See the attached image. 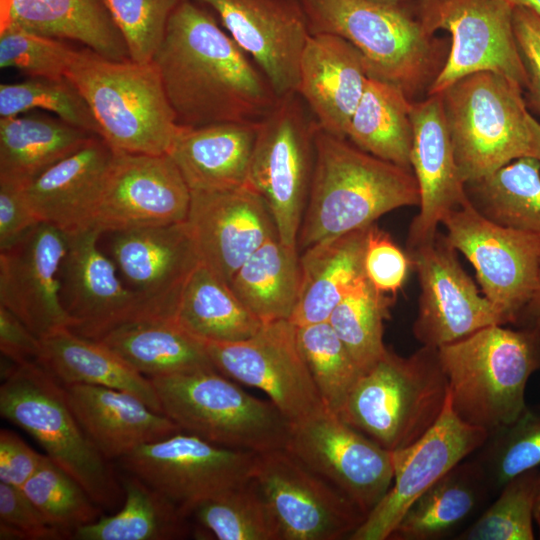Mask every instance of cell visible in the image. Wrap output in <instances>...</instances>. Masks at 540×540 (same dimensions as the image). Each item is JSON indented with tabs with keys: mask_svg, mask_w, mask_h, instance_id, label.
<instances>
[{
	"mask_svg": "<svg viewBox=\"0 0 540 540\" xmlns=\"http://www.w3.org/2000/svg\"><path fill=\"white\" fill-rule=\"evenodd\" d=\"M252 59L203 8L182 0L152 61L177 123L259 121L277 96Z\"/></svg>",
	"mask_w": 540,
	"mask_h": 540,
	"instance_id": "6da1fadb",
	"label": "cell"
},
{
	"mask_svg": "<svg viewBox=\"0 0 540 540\" xmlns=\"http://www.w3.org/2000/svg\"><path fill=\"white\" fill-rule=\"evenodd\" d=\"M419 204L412 171L318 127L297 248L305 250L317 242L366 228L390 211Z\"/></svg>",
	"mask_w": 540,
	"mask_h": 540,
	"instance_id": "7a4b0ae2",
	"label": "cell"
},
{
	"mask_svg": "<svg viewBox=\"0 0 540 540\" xmlns=\"http://www.w3.org/2000/svg\"><path fill=\"white\" fill-rule=\"evenodd\" d=\"M310 34L329 33L351 43L364 57L370 77L392 83L414 100L427 92L449 48L418 17L413 0H298Z\"/></svg>",
	"mask_w": 540,
	"mask_h": 540,
	"instance_id": "3957f363",
	"label": "cell"
},
{
	"mask_svg": "<svg viewBox=\"0 0 540 540\" xmlns=\"http://www.w3.org/2000/svg\"><path fill=\"white\" fill-rule=\"evenodd\" d=\"M437 350L451 407L466 423L492 432L527 407V383L540 370L537 334L490 325Z\"/></svg>",
	"mask_w": 540,
	"mask_h": 540,
	"instance_id": "277c9868",
	"label": "cell"
},
{
	"mask_svg": "<svg viewBox=\"0 0 540 540\" xmlns=\"http://www.w3.org/2000/svg\"><path fill=\"white\" fill-rule=\"evenodd\" d=\"M66 78L114 151L168 154L180 125L153 61L113 60L86 48L76 52Z\"/></svg>",
	"mask_w": 540,
	"mask_h": 540,
	"instance_id": "5b68a950",
	"label": "cell"
},
{
	"mask_svg": "<svg viewBox=\"0 0 540 540\" xmlns=\"http://www.w3.org/2000/svg\"><path fill=\"white\" fill-rule=\"evenodd\" d=\"M447 395L437 348L422 346L407 357L387 348L361 373L338 415L383 448L396 451L435 424Z\"/></svg>",
	"mask_w": 540,
	"mask_h": 540,
	"instance_id": "8992f818",
	"label": "cell"
},
{
	"mask_svg": "<svg viewBox=\"0 0 540 540\" xmlns=\"http://www.w3.org/2000/svg\"><path fill=\"white\" fill-rule=\"evenodd\" d=\"M3 379L1 416L30 434L99 506L113 507L120 490L110 460L83 430L65 386L39 362L16 364Z\"/></svg>",
	"mask_w": 540,
	"mask_h": 540,
	"instance_id": "52a82bcc",
	"label": "cell"
},
{
	"mask_svg": "<svg viewBox=\"0 0 540 540\" xmlns=\"http://www.w3.org/2000/svg\"><path fill=\"white\" fill-rule=\"evenodd\" d=\"M455 162L464 184L530 157L524 90L507 77L480 71L439 93Z\"/></svg>",
	"mask_w": 540,
	"mask_h": 540,
	"instance_id": "ba28073f",
	"label": "cell"
},
{
	"mask_svg": "<svg viewBox=\"0 0 540 540\" xmlns=\"http://www.w3.org/2000/svg\"><path fill=\"white\" fill-rule=\"evenodd\" d=\"M162 412L180 431L253 453L285 448L291 423L269 400L216 369L151 378Z\"/></svg>",
	"mask_w": 540,
	"mask_h": 540,
	"instance_id": "9c48e42d",
	"label": "cell"
},
{
	"mask_svg": "<svg viewBox=\"0 0 540 540\" xmlns=\"http://www.w3.org/2000/svg\"><path fill=\"white\" fill-rule=\"evenodd\" d=\"M297 93L278 97L258 121L249 185L267 204L279 239L297 247L315 160L317 121Z\"/></svg>",
	"mask_w": 540,
	"mask_h": 540,
	"instance_id": "30bf717a",
	"label": "cell"
},
{
	"mask_svg": "<svg viewBox=\"0 0 540 540\" xmlns=\"http://www.w3.org/2000/svg\"><path fill=\"white\" fill-rule=\"evenodd\" d=\"M424 27L450 34L446 61L427 95L441 93L480 71L501 74L523 90L526 74L513 30V7L504 0H413Z\"/></svg>",
	"mask_w": 540,
	"mask_h": 540,
	"instance_id": "8fae6325",
	"label": "cell"
},
{
	"mask_svg": "<svg viewBox=\"0 0 540 540\" xmlns=\"http://www.w3.org/2000/svg\"><path fill=\"white\" fill-rule=\"evenodd\" d=\"M441 225L451 246L474 267L484 296L505 324H515L537 284L540 237L487 219L469 199L448 211Z\"/></svg>",
	"mask_w": 540,
	"mask_h": 540,
	"instance_id": "7c38bea8",
	"label": "cell"
},
{
	"mask_svg": "<svg viewBox=\"0 0 540 540\" xmlns=\"http://www.w3.org/2000/svg\"><path fill=\"white\" fill-rule=\"evenodd\" d=\"M252 477L275 517L280 540L349 539L366 517L286 448L255 453Z\"/></svg>",
	"mask_w": 540,
	"mask_h": 540,
	"instance_id": "4fadbf2b",
	"label": "cell"
},
{
	"mask_svg": "<svg viewBox=\"0 0 540 540\" xmlns=\"http://www.w3.org/2000/svg\"><path fill=\"white\" fill-rule=\"evenodd\" d=\"M254 458L253 452L179 431L144 444L118 461L127 473L160 492L190 518L200 503L248 480Z\"/></svg>",
	"mask_w": 540,
	"mask_h": 540,
	"instance_id": "5bb4252c",
	"label": "cell"
},
{
	"mask_svg": "<svg viewBox=\"0 0 540 540\" xmlns=\"http://www.w3.org/2000/svg\"><path fill=\"white\" fill-rule=\"evenodd\" d=\"M203 342L217 371L264 392L291 424L325 407L289 319L263 323L245 340Z\"/></svg>",
	"mask_w": 540,
	"mask_h": 540,
	"instance_id": "9a60e30c",
	"label": "cell"
},
{
	"mask_svg": "<svg viewBox=\"0 0 540 540\" xmlns=\"http://www.w3.org/2000/svg\"><path fill=\"white\" fill-rule=\"evenodd\" d=\"M285 448L343 492L365 516L393 481V451L325 407L291 424Z\"/></svg>",
	"mask_w": 540,
	"mask_h": 540,
	"instance_id": "2e32d148",
	"label": "cell"
},
{
	"mask_svg": "<svg viewBox=\"0 0 540 540\" xmlns=\"http://www.w3.org/2000/svg\"><path fill=\"white\" fill-rule=\"evenodd\" d=\"M444 233L407 251L420 286L414 337L439 348L490 325H506L502 316L462 268Z\"/></svg>",
	"mask_w": 540,
	"mask_h": 540,
	"instance_id": "e0dca14e",
	"label": "cell"
},
{
	"mask_svg": "<svg viewBox=\"0 0 540 540\" xmlns=\"http://www.w3.org/2000/svg\"><path fill=\"white\" fill-rule=\"evenodd\" d=\"M488 435L485 429L458 417L448 394L435 424L413 444L393 451L392 484L349 539H389L410 506L452 468L478 451Z\"/></svg>",
	"mask_w": 540,
	"mask_h": 540,
	"instance_id": "ac0fdd59",
	"label": "cell"
},
{
	"mask_svg": "<svg viewBox=\"0 0 540 540\" xmlns=\"http://www.w3.org/2000/svg\"><path fill=\"white\" fill-rule=\"evenodd\" d=\"M191 190L168 154L116 152L93 226L103 232L184 222Z\"/></svg>",
	"mask_w": 540,
	"mask_h": 540,
	"instance_id": "d6986e66",
	"label": "cell"
},
{
	"mask_svg": "<svg viewBox=\"0 0 540 540\" xmlns=\"http://www.w3.org/2000/svg\"><path fill=\"white\" fill-rule=\"evenodd\" d=\"M68 238L66 232L40 222L0 251V305L39 338L73 327L61 299L60 270Z\"/></svg>",
	"mask_w": 540,
	"mask_h": 540,
	"instance_id": "ffe728a7",
	"label": "cell"
},
{
	"mask_svg": "<svg viewBox=\"0 0 540 540\" xmlns=\"http://www.w3.org/2000/svg\"><path fill=\"white\" fill-rule=\"evenodd\" d=\"M96 227L69 234L60 270L61 299L77 334L99 340L132 321L159 317L116 275L114 263L98 248Z\"/></svg>",
	"mask_w": 540,
	"mask_h": 540,
	"instance_id": "44dd1931",
	"label": "cell"
},
{
	"mask_svg": "<svg viewBox=\"0 0 540 540\" xmlns=\"http://www.w3.org/2000/svg\"><path fill=\"white\" fill-rule=\"evenodd\" d=\"M263 72L277 97L296 93L301 55L310 35L298 0H198Z\"/></svg>",
	"mask_w": 540,
	"mask_h": 540,
	"instance_id": "7402d4cb",
	"label": "cell"
},
{
	"mask_svg": "<svg viewBox=\"0 0 540 540\" xmlns=\"http://www.w3.org/2000/svg\"><path fill=\"white\" fill-rule=\"evenodd\" d=\"M186 222L200 262L228 284L260 246L278 237L267 204L250 185L192 191Z\"/></svg>",
	"mask_w": 540,
	"mask_h": 540,
	"instance_id": "603a6c76",
	"label": "cell"
},
{
	"mask_svg": "<svg viewBox=\"0 0 540 540\" xmlns=\"http://www.w3.org/2000/svg\"><path fill=\"white\" fill-rule=\"evenodd\" d=\"M115 263L159 317L173 318L181 289L199 256L186 221L114 232Z\"/></svg>",
	"mask_w": 540,
	"mask_h": 540,
	"instance_id": "cb8c5ba5",
	"label": "cell"
},
{
	"mask_svg": "<svg viewBox=\"0 0 540 540\" xmlns=\"http://www.w3.org/2000/svg\"><path fill=\"white\" fill-rule=\"evenodd\" d=\"M410 117L413 128L410 164L418 184L420 204L409 227L407 251L433 240L444 215L468 199L455 162L440 94L413 101Z\"/></svg>",
	"mask_w": 540,
	"mask_h": 540,
	"instance_id": "d4e9b609",
	"label": "cell"
},
{
	"mask_svg": "<svg viewBox=\"0 0 540 540\" xmlns=\"http://www.w3.org/2000/svg\"><path fill=\"white\" fill-rule=\"evenodd\" d=\"M368 77L363 55L347 40L329 33L310 34L300 59L296 93L322 130L347 139Z\"/></svg>",
	"mask_w": 540,
	"mask_h": 540,
	"instance_id": "484cf974",
	"label": "cell"
},
{
	"mask_svg": "<svg viewBox=\"0 0 540 540\" xmlns=\"http://www.w3.org/2000/svg\"><path fill=\"white\" fill-rule=\"evenodd\" d=\"M115 151L99 136L60 160L24 187L41 222L73 234L93 227Z\"/></svg>",
	"mask_w": 540,
	"mask_h": 540,
	"instance_id": "4316f807",
	"label": "cell"
},
{
	"mask_svg": "<svg viewBox=\"0 0 540 540\" xmlns=\"http://www.w3.org/2000/svg\"><path fill=\"white\" fill-rule=\"evenodd\" d=\"M65 388L80 425L108 460L180 431L166 415L127 391L84 384Z\"/></svg>",
	"mask_w": 540,
	"mask_h": 540,
	"instance_id": "83f0119b",
	"label": "cell"
},
{
	"mask_svg": "<svg viewBox=\"0 0 540 540\" xmlns=\"http://www.w3.org/2000/svg\"><path fill=\"white\" fill-rule=\"evenodd\" d=\"M258 121L180 126L168 152L192 191L249 185Z\"/></svg>",
	"mask_w": 540,
	"mask_h": 540,
	"instance_id": "f1b7e54d",
	"label": "cell"
},
{
	"mask_svg": "<svg viewBox=\"0 0 540 540\" xmlns=\"http://www.w3.org/2000/svg\"><path fill=\"white\" fill-rule=\"evenodd\" d=\"M5 26L77 41L109 59H130L105 0H1Z\"/></svg>",
	"mask_w": 540,
	"mask_h": 540,
	"instance_id": "f546056e",
	"label": "cell"
},
{
	"mask_svg": "<svg viewBox=\"0 0 540 540\" xmlns=\"http://www.w3.org/2000/svg\"><path fill=\"white\" fill-rule=\"evenodd\" d=\"M370 226L317 242L304 250L299 257L300 289L290 318L292 323L303 326L328 321L334 308L364 274Z\"/></svg>",
	"mask_w": 540,
	"mask_h": 540,
	"instance_id": "4dcf8cb0",
	"label": "cell"
},
{
	"mask_svg": "<svg viewBox=\"0 0 540 540\" xmlns=\"http://www.w3.org/2000/svg\"><path fill=\"white\" fill-rule=\"evenodd\" d=\"M41 344L39 363L64 386L84 384L127 391L163 413L151 379L101 342L61 328L41 338Z\"/></svg>",
	"mask_w": 540,
	"mask_h": 540,
	"instance_id": "1f68e13d",
	"label": "cell"
},
{
	"mask_svg": "<svg viewBox=\"0 0 540 540\" xmlns=\"http://www.w3.org/2000/svg\"><path fill=\"white\" fill-rule=\"evenodd\" d=\"M97 341L150 379L215 369L204 342L170 317L135 320Z\"/></svg>",
	"mask_w": 540,
	"mask_h": 540,
	"instance_id": "d6a6232c",
	"label": "cell"
},
{
	"mask_svg": "<svg viewBox=\"0 0 540 540\" xmlns=\"http://www.w3.org/2000/svg\"><path fill=\"white\" fill-rule=\"evenodd\" d=\"M92 136L60 118H0V182L25 187Z\"/></svg>",
	"mask_w": 540,
	"mask_h": 540,
	"instance_id": "836d02e7",
	"label": "cell"
},
{
	"mask_svg": "<svg viewBox=\"0 0 540 540\" xmlns=\"http://www.w3.org/2000/svg\"><path fill=\"white\" fill-rule=\"evenodd\" d=\"M489 491L479 462L463 460L410 506L389 539H441L463 523Z\"/></svg>",
	"mask_w": 540,
	"mask_h": 540,
	"instance_id": "e575fe53",
	"label": "cell"
},
{
	"mask_svg": "<svg viewBox=\"0 0 540 540\" xmlns=\"http://www.w3.org/2000/svg\"><path fill=\"white\" fill-rule=\"evenodd\" d=\"M173 318L196 338L213 342L245 340L263 324L230 285L201 262L186 279Z\"/></svg>",
	"mask_w": 540,
	"mask_h": 540,
	"instance_id": "d590c367",
	"label": "cell"
},
{
	"mask_svg": "<svg viewBox=\"0 0 540 540\" xmlns=\"http://www.w3.org/2000/svg\"><path fill=\"white\" fill-rule=\"evenodd\" d=\"M412 103L398 86L369 76L346 138L361 150L412 171Z\"/></svg>",
	"mask_w": 540,
	"mask_h": 540,
	"instance_id": "8d00e7d4",
	"label": "cell"
},
{
	"mask_svg": "<svg viewBox=\"0 0 540 540\" xmlns=\"http://www.w3.org/2000/svg\"><path fill=\"white\" fill-rule=\"evenodd\" d=\"M122 508L78 528L76 540H175L187 537L190 518L171 500L135 475L120 478Z\"/></svg>",
	"mask_w": 540,
	"mask_h": 540,
	"instance_id": "74e56055",
	"label": "cell"
},
{
	"mask_svg": "<svg viewBox=\"0 0 540 540\" xmlns=\"http://www.w3.org/2000/svg\"><path fill=\"white\" fill-rule=\"evenodd\" d=\"M297 247L278 237L265 242L238 269L229 285L262 323L291 318L300 289Z\"/></svg>",
	"mask_w": 540,
	"mask_h": 540,
	"instance_id": "f35d334b",
	"label": "cell"
},
{
	"mask_svg": "<svg viewBox=\"0 0 540 540\" xmlns=\"http://www.w3.org/2000/svg\"><path fill=\"white\" fill-rule=\"evenodd\" d=\"M472 206L487 219L540 237V161L522 157L465 184Z\"/></svg>",
	"mask_w": 540,
	"mask_h": 540,
	"instance_id": "ab89813d",
	"label": "cell"
},
{
	"mask_svg": "<svg viewBox=\"0 0 540 540\" xmlns=\"http://www.w3.org/2000/svg\"><path fill=\"white\" fill-rule=\"evenodd\" d=\"M201 535L217 540H280L275 517L251 477L200 503L190 514Z\"/></svg>",
	"mask_w": 540,
	"mask_h": 540,
	"instance_id": "60d3db41",
	"label": "cell"
},
{
	"mask_svg": "<svg viewBox=\"0 0 540 540\" xmlns=\"http://www.w3.org/2000/svg\"><path fill=\"white\" fill-rule=\"evenodd\" d=\"M392 302L390 296L378 291L363 274L328 319L361 372L387 349L383 342L384 321L390 317Z\"/></svg>",
	"mask_w": 540,
	"mask_h": 540,
	"instance_id": "b9f144b4",
	"label": "cell"
},
{
	"mask_svg": "<svg viewBox=\"0 0 540 540\" xmlns=\"http://www.w3.org/2000/svg\"><path fill=\"white\" fill-rule=\"evenodd\" d=\"M297 341L323 405L338 414L360 368L328 321L297 326Z\"/></svg>",
	"mask_w": 540,
	"mask_h": 540,
	"instance_id": "7bdbcfd3",
	"label": "cell"
},
{
	"mask_svg": "<svg viewBox=\"0 0 540 540\" xmlns=\"http://www.w3.org/2000/svg\"><path fill=\"white\" fill-rule=\"evenodd\" d=\"M22 490L46 520L66 538L101 517L100 506L86 490L47 455Z\"/></svg>",
	"mask_w": 540,
	"mask_h": 540,
	"instance_id": "ee69618b",
	"label": "cell"
},
{
	"mask_svg": "<svg viewBox=\"0 0 540 540\" xmlns=\"http://www.w3.org/2000/svg\"><path fill=\"white\" fill-rule=\"evenodd\" d=\"M478 451L490 490L499 492L515 476L540 466V413L527 406L515 421L489 432Z\"/></svg>",
	"mask_w": 540,
	"mask_h": 540,
	"instance_id": "f6af8a7d",
	"label": "cell"
},
{
	"mask_svg": "<svg viewBox=\"0 0 540 540\" xmlns=\"http://www.w3.org/2000/svg\"><path fill=\"white\" fill-rule=\"evenodd\" d=\"M539 469L525 471L507 482L499 496L458 540H533Z\"/></svg>",
	"mask_w": 540,
	"mask_h": 540,
	"instance_id": "bcb514c9",
	"label": "cell"
},
{
	"mask_svg": "<svg viewBox=\"0 0 540 540\" xmlns=\"http://www.w3.org/2000/svg\"><path fill=\"white\" fill-rule=\"evenodd\" d=\"M32 109L49 111L63 121L99 136L85 99L66 77L30 78L0 85V118L15 117Z\"/></svg>",
	"mask_w": 540,
	"mask_h": 540,
	"instance_id": "7dc6e473",
	"label": "cell"
},
{
	"mask_svg": "<svg viewBox=\"0 0 540 540\" xmlns=\"http://www.w3.org/2000/svg\"><path fill=\"white\" fill-rule=\"evenodd\" d=\"M76 52L59 39L16 26L1 28L0 67L18 70L30 78L66 77Z\"/></svg>",
	"mask_w": 540,
	"mask_h": 540,
	"instance_id": "c3c4849f",
	"label": "cell"
},
{
	"mask_svg": "<svg viewBox=\"0 0 540 540\" xmlns=\"http://www.w3.org/2000/svg\"><path fill=\"white\" fill-rule=\"evenodd\" d=\"M182 0H105L129 51L136 62H151L171 15Z\"/></svg>",
	"mask_w": 540,
	"mask_h": 540,
	"instance_id": "681fc988",
	"label": "cell"
},
{
	"mask_svg": "<svg viewBox=\"0 0 540 540\" xmlns=\"http://www.w3.org/2000/svg\"><path fill=\"white\" fill-rule=\"evenodd\" d=\"M410 257L388 233L372 224L368 229L363 269L366 278L380 292L395 295L405 283Z\"/></svg>",
	"mask_w": 540,
	"mask_h": 540,
	"instance_id": "f907efd6",
	"label": "cell"
},
{
	"mask_svg": "<svg viewBox=\"0 0 540 540\" xmlns=\"http://www.w3.org/2000/svg\"><path fill=\"white\" fill-rule=\"evenodd\" d=\"M0 539L59 540L53 527L22 488L0 482Z\"/></svg>",
	"mask_w": 540,
	"mask_h": 540,
	"instance_id": "816d5d0a",
	"label": "cell"
},
{
	"mask_svg": "<svg viewBox=\"0 0 540 540\" xmlns=\"http://www.w3.org/2000/svg\"><path fill=\"white\" fill-rule=\"evenodd\" d=\"M513 30L526 74L527 108L540 116V15L525 7L513 8Z\"/></svg>",
	"mask_w": 540,
	"mask_h": 540,
	"instance_id": "f5cc1de1",
	"label": "cell"
},
{
	"mask_svg": "<svg viewBox=\"0 0 540 540\" xmlns=\"http://www.w3.org/2000/svg\"><path fill=\"white\" fill-rule=\"evenodd\" d=\"M40 222L24 187L0 182V251L10 248Z\"/></svg>",
	"mask_w": 540,
	"mask_h": 540,
	"instance_id": "db71d44e",
	"label": "cell"
},
{
	"mask_svg": "<svg viewBox=\"0 0 540 540\" xmlns=\"http://www.w3.org/2000/svg\"><path fill=\"white\" fill-rule=\"evenodd\" d=\"M45 457L13 431L1 429L0 482L22 488L40 468Z\"/></svg>",
	"mask_w": 540,
	"mask_h": 540,
	"instance_id": "11a10c76",
	"label": "cell"
},
{
	"mask_svg": "<svg viewBox=\"0 0 540 540\" xmlns=\"http://www.w3.org/2000/svg\"><path fill=\"white\" fill-rule=\"evenodd\" d=\"M0 351L15 364L39 362L42 344L16 315L0 305Z\"/></svg>",
	"mask_w": 540,
	"mask_h": 540,
	"instance_id": "9f6ffc18",
	"label": "cell"
},
{
	"mask_svg": "<svg viewBox=\"0 0 540 540\" xmlns=\"http://www.w3.org/2000/svg\"><path fill=\"white\" fill-rule=\"evenodd\" d=\"M515 325L529 330L540 337V267L533 294L521 311Z\"/></svg>",
	"mask_w": 540,
	"mask_h": 540,
	"instance_id": "6f0895ef",
	"label": "cell"
},
{
	"mask_svg": "<svg viewBox=\"0 0 540 540\" xmlns=\"http://www.w3.org/2000/svg\"><path fill=\"white\" fill-rule=\"evenodd\" d=\"M528 122L531 132L530 157L540 161V122L531 113Z\"/></svg>",
	"mask_w": 540,
	"mask_h": 540,
	"instance_id": "680465c9",
	"label": "cell"
},
{
	"mask_svg": "<svg viewBox=\"0 0 540 540\" xmlns=\"http://www.w3.org/2000/svg\"><path fill=\"white\" fill-rule=\"evenodd\" d=\"M514 7H525L540 15V0H504Z\"/></svg>",
	"mask_w": 540,
	"mask_h": 540,
	"instance_id": "91938a15",
	"label": "cell"
},
{
	"mask_svg": "<svg viewBox=\"0 0 540 540\" xmlns=\"http://www.w3.org/2000/svg\"><path fill=\"white\" fill-rule=\"evenodd\" d=\"M534 518L538 526V529L540 531V470H539V476H538V487H537V495H536V502H535Z\"/></svg>",
	"mask_w": 540,
	"mask_h": 540,
	"instance_id": "94428289",
	"label": "cell"
},
{
	"mask_svg": "<svg viewBox=\"0 0 540 540\" xmlns=\"http://www.w3.org/2000/svg\"><path fill=\"white\" fill-rule=\"evenodd\" d=\"M371 1H376L380 3H388V4H398V3H403L409 0H371Z\"/></svg>",
	"mask_w": 540,
	"mask_h": 540,
	"instance_id": "6125c7cd",
	"label": "cell"
}]
</instances>
